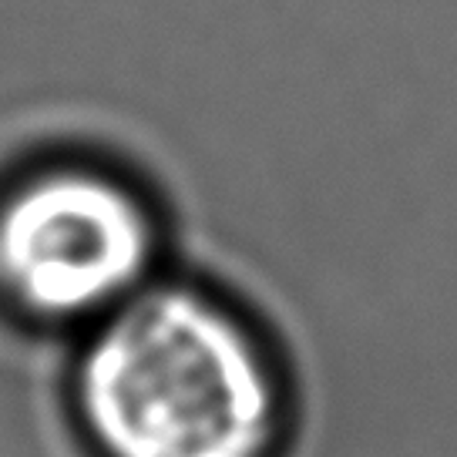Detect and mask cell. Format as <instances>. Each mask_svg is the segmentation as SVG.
<instances>
[{
    "label": "cell",
    "instance_id": "1",
    "mask_svg": "<svg viewBox=\"0 0 457 457\" xmlns=\"http://www.w3.org/2000/svg\"><path fill=\"white\" fill-rule=\"evenodd\" d=\"M71 411L95 457H283L293 394L236 303L162 276L81 333Z\"/></svg>",
    "mask_w": 457,
    "mask_h": 457
},
{
    "label": "cell",
    "instance_id": "2",
    "mask_svg": "<svg viewBox=\"0 0 457 457\" xmlns=\"http://www.w3.org/2000/svg\"><path fill=\"white\" fill-rule=\"evenodd\" d=\"M152 202L104 169L57 165L0 199V303L24 323L87 329L162 279Z\"/></svg>",
    "mask_w": 457,
    "mask_h": 457
}]
</instances>
